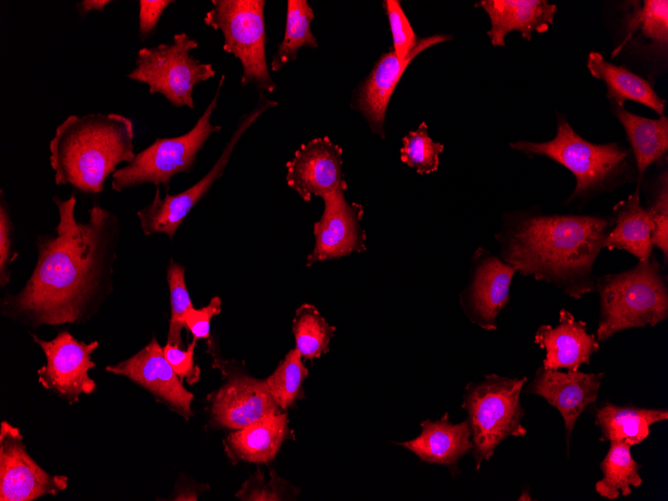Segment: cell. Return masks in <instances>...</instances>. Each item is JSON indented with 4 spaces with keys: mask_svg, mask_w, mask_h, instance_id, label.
I'll return each instance as SVG.
<instances>
[{
    "mask_svg": "<svg viewBox=\"0 0 668 501\" xmlns=\"http://www.w3.org/2000/svg\"><path fill=\"white\" fill-rule=\"evenodd\" d=\"M32 337L46 357V364L37 371L40 384L70 403L77 402L81 394H90L95 390V382L88 371L95 366L91 353L98 347V342L86 344L67 331L60 332L51 341L42 340L34 334Z\"/></svg>",
    "mask_w": 668,
    "mask_h": 501,
    "instance_id": "4fadbf2b",
    "label": "cell"
},
{
    "mask_svg": "<svg viewBox=\"0 0 668 501\" xmlns=\"http://www.w3.org/2000/svg\"><path fill=\"white\" fill-rule=\"evenodd\" d=\"M451 35H433L418 40L404 60L393 50L384 53L354 94L352 106L359 111L375 134H384V120L392 93L410 62L425 49L451 40Z\"/></svg>",
    "mask_w": 668,
    "mask_h": 501,
    "instance_id": "ac0fdd59",
    "label": "cell"
},
{
    "mask_svg": "<svg viewBox=\"0 0 668 501\" xmlns=\"http://www.w3.org/2000/svg\"><path fill=\"white\" fill-rule=\"evenodd\" d=\"M613 221L592 215L509 216L495 235L498 257L523 276L580 299L595 291V261Z\"/></svg>",
    "mask_w": 668,
    "mask_h": 501,
    "instance_id": "7a4b0ae2",
    "label": "cell"
},
{
    "mask_svg": "<svg viewBox=\"0 0 668 501\" xmlns=\"http://www.w3.org/2000/svg\"><path fill=\"white\" fill-rule=\"evenodd\" d=\"M133 140V122L124 115L68 116L49 143L55 183L69 184L84 193H100L117 165L134 159Z\"/></svg>",
    "mask_w": 668,
    "mask_h": 501,
    "instance_id": "3957f363",
    "label": "cell"
},
{
    "mask_svg": "<svg viewBox=\"0 0 668 501\" xmlns=\"http://www.w3.org/2000/svg\"><path fill=\"white\" fill-rule=\"evenodd\" d=\"M323 201V214L313 227L315 246L307 256V266L352 252L360 253L367 248V237L360 225L364 213L362 205L348 202L344 189L324 196Z\"/></svg>",
    "mask_w": 668,
    "mask_h": 501,
    "instance_id": "5bb4252c",
    "label": "cell"
},
{
    "mask_svg": "<svg viewBox=\"0 0 668 501\" xmlns=\"http://www.w3.org/2000/svg\"><path fill=\"white\" fill-rule=\"evenodd\" d=\"M343 149L329 137L314 138L295 152L287 162L286 180L291 189L305 201L347 189L342 171Z\"/></svg>",
    "mask_w": 668,
    "mask_h": 501,
    "instance_id": "9a60e30c",
    "label": "cell"
},
{
    "mask_svg": "<svg viewBox=\"0 0 668 501\" xmlns=\"http://www.w3.org/2000/svg\"><path fill=\"white\" fill-rule=\"evenodd\" d=\"M277 105V102L269 100L260 94V100L255 108L239 119L237 128L214 166L202 179L190 188L175 195L166 193L164 198H161L160 189L156 187L153 200L137 212L144 234L149 236L155 233H164L173 238L188 213L209 191L214 182L222 176L231 154L242 135L264 112Z\"/></svg>",
    "mask_w": 668,
    "mask_h": 501,
    "instance_id": "30bf717a",
    "label": "cell"
},
{
    "mask_svg": "<svg viewBox=\"0 0 668 501\" xmlns=\"http://www.w3.org/2000/svg\"><path fill=\"white\" fill-rule=\"evenodd\" d=\"M534 342L545 350L542 367L549 370L577 371L583 364L589 365L593 354L600 349L596 336L587 331L586 323L576 320L566 309L560 310L555 327L548 324L538 327Z\"/></svg>",
    "mask_w": 668,
    "mask_h": 501,
    "instance_id": "ffe728a7",
    "label": "cell"
},
{
    "mask_svg": "<svg viewBox=\"0 0 668 501\" xmlns=\"http://www.w3.org/2000/svg\"><path fill=\"white\" fill-rule=\"evenodd\" d=\"M402 142L400 159L403 163L415 168L419 174H429L438 169L444 145L429 137L425 122L403 137Z\"/></svg>",
    "mask_w": 668,
    "mask_h": 501,
    "instance_id": "d6a6232c",
    "label": "cell"
},
{
    "mask_svg": "<svg viewBox=\"0 0 668 501\" xmlns=\"http://www.w3.org/2000/svg\"><path fill=\"white\" fill-rule=\"evenodd\" d=\"M524 498H527V500H531V497L528 495V491L526 492L524 491L518 500H524Z\"/></svg>",
    "mask_w": 668,
    "mask_h": 501,
    "instance_id": "7bdbcfd3",
    "label": "cell"
},
{
    "mask_svg": "<svg viewBox=\"0 0 668 501\" xmlns=\"http://www.w3.org/2000/svg\"><path fill=\"white\" fill-rule=\"evenodd\" d=\"M397 444L413 452L423 462L447 466L453 474L458 461L472 451L468 421L454 424L447 413L438 420L423 421L421 433L416 438Z\"/></svg>",
    "mask_w": 668,
    "mask_h": 501,
    "instance_id": "7402d4cb",
    "label": "cell"
},
{
    "mask_svg": "<svg viewBox=\"0 0 668 501\" xmlns=\"http://www.w3.org/2000/svg\"><path fill=\"white\" fill-rule=\"evenodd\" d=\"M517 271L482 247L471 258L469 282L459 301L466 317L486 331L497 329V317L509 302L512 279Z\"/></svg>",
    "mask_w": 668,
    "mask_h": 501,
    "instance_id": "8fae6325",
    "label": "cell"
},
{
    "mask_svg": "<svg viewBox=\"0 0 668 501\" xmlns=\"http://www.w3.org/2000/svg\"><path fill=\"white\" fill-rule=\"evenodd\" d=\"M59 222L37 237V263L24 288L5 308L36 325L75 323L115 259L118 219L98 205L86 222L75 217V196L53 197Z\"/></svg>",
    "mask_w": 668,
    "mask_h": 501,
    "instance_id": "6da1fadb",
    "label": "cell"
},
{
    "mask_svg": "<svg viewBox=\"0 0 668 501\" xmlns=\"http://www.w3.org/2000/svg\"><path fill=\"white\" fill-rule=\"evenodd\" d=\"M613 213V225L604 241V248L624 250L638 261L650 258L653 255V224L648 210L640 204L639 191L620 201L613 208Z\"/></svg>",
    "mask_w": 668,
    "mask_h": 501,
    "instance_id": "cb8c5ba5",
    "label": "cell"
},
{
    "mask_svg": "<svg viewBox=\"0 0 668 501\" xmlns=\"http://www.w3.org/2000/svg\"><path fill=\"white\" fill-rule=\"evenodd\" d=\"M171 0H140L138 32L141 39H146L155 31L164 10L172 4Z\"/></svg>",
    "mask_w": 668,
    "mask_h": 501,
    "instance_id": "60d3db41",
    "label": "cell"
},
{
    "mask_svg": "<svg viewBox=\"0 0 668 501\" xmlns=\"http://www.w3.org/2000/svg\"><path fill=\"white\" fill-rule=\"evenodd\" d=\"M630 449L631 446L626 443L610 442L600 464L602 479L595 484V490L601 497L608 500H615L620 495L627 497L632 488L642 484L641 466L634 460Z\"/></svg>",
    "mask_w": 668,
    "mask_h": 501,
    "instance_id": "f1b7e54d",
    "label": "cell"
},
{
    "mask_svg": "<svg viewBox=\"0 0 668 501\" xmlns=\"http://www.w3.org/2000/svg\"><path fill=\"white\" fill-rule=\"evenodd\" d=\"M298 493V489L278 477L274 470H271V480L265 482L263 472L258 468L242 485L236 497L241 500H284Z\"/></svg>",
    "mask_w": 668,
    "mask_h": 501,
    "instance_id": "e575fe53",
    "label": "cell"
},
{
    "mask_svg": "<svg viewBox=\"0 0 668 501\" xmlns=\"http://www.w3.org/2000/svg\"><path fill=\"white\" fill-rule=\"evenodd\" d=\"M15 256L12 251V222L6 204H0V282L4 286L9 281V264Z\"/></svg>",
    "mask_w": 668,
    "mask_h": 501,
    "instance_id": "ab89813d",
    "label": "cell"
},
{
    "mask_svg": "<svg viewBox=\"0 0 668 501\" xmlns=\"http://www.w3.org/2000/svg\"><path fill=\"white\" fill-rule=\"evenodd\" d=\"M615 114L625 129L634 153L638 171L636 191H639L646 169L668 150V119L665 115L658 119L641 117L623 106H616Z\"/></svg>",
    "mask_w": 668,
    "mask_h": 501,
    "instance_id": "4316f807",
    "label": "cell"
},
{
    "mask_svg": "<svg viewBox=\"0 0 668 501\" xmlns=\"http://www.w3.org/2000/svg\"><path fill=\"white\" fill-rule=\"evenodd\" d=\"M264 0H212L204 23L222 32L223 50L241 62V85H254L259 90L273 92L272 79L265 53Z\"/></svg>",
    "mask_w": 668,
    "mask_h": 501,
    "instance_id": "9c48e42d",
    "label": "cell"
},
{
    "mask_svg": "<svg viewBox=\"0 0 668 501\" xmlns=\"http://www.w3.org/2000/svg\"><path fill=\"white\" fill-rule=\"evenodd\" d=\"M587 67L593 77L605 82L607 96L616 106H623L625 101L630 100L646 105L660 116L663 115L665 100L657 95L646 79L623 66L606 61L597 52L588 55Z\"/></svg>",
    "mask_w": 668,
    "mask_h": 501,
    "instance_id": "484cf974",
    "label": "cell"
},
{
    "mask_svg": "<svg viewBox=\"0 0 668 501\" xmlns=\"http://www.w3.org/2000/svg\"><path fill=\"white\" fill-rule=\"evenodd\" d=\"M167 281L170 289L171 318L167 343L181 347L182 328L185 327V315L193 308L188 290L185 285L184 268L178 263L171 262L167 268Z\"/></svg>",
    "mask_w": 668,
    "mask_h": 501,
    "instance_id": "836d02e7",
    "label": "cell"
},
{
    "mask_svg": "<svg viewBox=\"0 0 668 501\" xmlns=\"http://www.w3.org/2000/svg\"><path fill=\"white\" fill-rule=\"evenodd\" d=\"M209 400L213 424L233 430L280 412L265 381L242 372H229L227 382Z\"/></svg>",
    "mask_w": 668,
    "mask_h": 501,
    "instance_id": "d6986e66",
    "label": "cell"
},
{
    "mask_svg": "<svg viewBox=\"0 0 668 501\" xmlns=\"http://www.w3.org/2000/svg\"><path fill=\"white\" fill-rule=\"evenodd\" d=\"M196 342L197 340L193 339L186 350L168 343L163 347L164 356L175 373L181 380L186 379L191 385L200 378V368L194 364Z\"/></svg>",
    "mask_w": 668,
    "mask_h": 501,
    "instance_id": "74e56055",
    "label": "cell"
},
{
    "mask_svg": "<svg viewBox=\"0 0 668 501\" xmlns=\"http://www.w3.org/2000/svg\"><path fill=\"white\" fill-rule=\"evenodd\" d=\"M336 327L327 323L318 309L311 304L297 308L292 324L296 349L304 359L313 360L329 351V343Z\"/></svg>",
    "mask_w": 668,
    "mask_h": 501,
    "instance_id": "4dcf8cb0",
    "label": "cell"
},
{
    "mask_svg": "<svg viewBox=\"0 0 668 501\" xmlns=\"http://www.w3.org/2000/svg\"><path fill=\"white\" fill-rule=\"evenodd\" d=\"M301 358L296 348L290 350L274 372L264 380L281 410H286L304 398L303 382L308 376V369Z\"/></svg>",
    "mask_w": 668,
    "mask_h": 501,
    "instance_id": "1f68e13d",
    "label": "cell"
},
{
    "mask_svg": "<svg viewBox=\"0 0 668 501\" xmlns=\"http://www.w3.org/2000/svg\"><path fill=\"white\" fill-rule=\"evenodd\" d=\"M197 47L195 39L177 33L170 43L139 49L135 68L126 76L146 84L150 94H162L177 108L194 109V87L216 74L212 64L191 55Z\"/></svg>",
    "mask_w": 668,
    "mask_h": 501,
    "instance_id": "52a82bcc",
    "label": "cell"
},
{
    "mask_svg": "<svg viewBox=\"0 0 668 501\" xmlns=\"http://www.w3.org/2000/svg\"><path fill=\"white\" fill-rule=\"evenodd\" d=\"M526 381V377L490 374L466 386L462 407L467 413L477 470L503 440L527 433L521 423L525 410L520 403Z\"/></svg>",
    "mask_w": 668,
    "mask_h": 501,
    "instance_id": "5b68a950",
    "label": "cell"
},
{
    "mask_svg": "<svg viewBox=\"0 0 668 501\" xmlns=\"http://www.w3.org/2000/svg\"><path fill=\"white\" fill-rule=\"evenodd\" d=\"M598 342L630 328L654 327L668 317V288L663 267L652 255L625 271L596 277Z\"/></svg>",
    "mask_w": 668,
    "mask_h": 501,
    "instance_id": "277c9868",
    "label": "cell"
},
{
    "mask_svg": "<svg viewBox=\"0 0 668 501\" xmlns=\"http://www.w3.org/2000/svg\"><path fill=\"white\" fill-rule=\"evenodd\" d=\"M383 6L392 33L393 51L400 60H404L417 45L416 34L399 1L386 0L383 2Z\"/></svg>",
    "mask_w": 668,
    "mask_h": 501,
    "instance_id": "8d00e7d4",
    "label": "cell"
},
{
    "mask_svg": "<svg viewBox=\"0 0 668 501\" xmlns=\"http://www.w3.org/2000/svg\"><path fill=\"white\" fill-rule=\"evenodd\" d=\"M511 148L526 155L548 157L567 168L575 177L571 200L600 190L625 167L628 153L617 143L594 144L580 137L560 117L556 136L547 142L520 140L510 143Z\"/></svg>",
    "mask_w": 668,
    "mask_h": 501,
    "instance_id": "8992f818",
    "label": "cell"
},
{
    "mask_svg": "<svg viewBox=\"0 0 668 501\" xmlns=\"http://www.w3.org/2000/svg\"><path fill=\"white\" fill-rule=\"evenodd\" d=\"M314 13L306 0H288L285 32L282 41L273 55L270 69L278 71L297 58L301 47H318L316 37L311 31Z\"/></svg>",
    "mask_w": 668,
    "mask_h": 501,
    "instance_id": "f546056e",
    "label": "cell"
},
{
    "mask_svg": "<svg viewBox=\"0 0 668 501\" xmlns=\"http://www.w3.org/2000/svg\"><path fill=\"white\" fill-rule=\"evenodd\" d=\"M109 3V0H82L76 4V7L78 13L85 16L92 11L103 12Z\"/></svg>",
    "mask_w": 668,
    "mask_h": 501,
    "instance_id": "b9f144b4",
    "label": "cell"
},
{
    "mask_svg": "<svg viewBox=\"0 0 668 501\" xmlns=\"http://www.w3.org/2000/svg\"><path fill=\"white\" fill-rule=\"evenodd\" d=\"M108 372L124 375L147 389L157 401L186 420L192 416L193 394L185 389L182 380L166 360L156 338L125 361L107 366Z\"/></svg>",
    "mask_w": 668,
    "mask_h": 501,
    "instance_id": "e0dca14e",
    "label": "cell"
},
{
    "mask_svg": "<svg viewBox=\"0 0 668 501\" xmlns=\"http://www.w3.org/2000/svg\"><path fill=\"white\" fill-rule=\"evenodd\" d=\"M68 478L50 475L28 454L20 431L6 421L0 429V500L32 501L56 495Z\"/></svg>",
    "mask_w": 668,
    "mask_h": 501,
    "instance_id": "7c38bea8",
    "label": "cell"
},
{
    "mask_svg": "<svg viewBox=\"0 0 668 501\" xmlns=\"http://www.w3.org/2000/svg\"><path fill=\"white\" fill-rule=\"evenodd\" d=\"M604 375L603 372L578 370L561 372L541 366L525 389V393L544 398L559 411L564 421L567 452L576 421L588 406L596 402Z\"/></svg>",
    "mask_w": 668,
    "mask_h": 501,
    "instance_id": "2e32d148",
    "label": "cell"
},
{
    "mask_svg": "<svg viewBox=\"0 0 668 501\" xmlns=\"http://www.w3.org/2000/svg\"><path fill=\"white\" fill-rule=\"evenodd\" d=\"M488 14L491 29L487 32L493 46H504L510 31H520L530 40L534 32L542 33L554 23L557 6L546 0H483L477 2Z\"/></svg>",
    "mask_w": 668,
    "mask_h": 501,
    "instance_id": "44dd1931",
    "label": "cell"
},
{
    "mask_svg": "<svg viewBox=\"0 0 668 501\" xmlns=\"http://www.w3.org/2000/svg\"><path fill=\"white\" fill-rule=\"evenodd\" d=\"M652 220V244L660 250L663 261H668V183L667 172L660 176L655 196L647 209Z\"/></svg>",
    "mask_w": 668,
    "mask_h": 501,
    "instance_id": "d590c367",
    "label": "cell"
},
{
    "mask_svg": "<svg viewBox=\"0 0 668 501\" xmlns=\"http://www.w3.org/2000/svg\"><path fill=\"white\" fill-rule=\"evenodd\" d=\"M667 419V409L620 406L611 402H602L594 411L601 442H620L630 446L643 442L649 436L651 425Z\"/></svg>",
    "mask_w": 668,
    "mask_h": 501,
    "instance_id": "d4e9b609",
    "label": "cell"
},
{
    "mask_svg": "<svg viewBox=\"0 0 668 501\" xmlns=\"http://www.w3.org/2000/svg\"><path fill=\"white\" fill-rule=\"evenodd\" d=\"M626 37L614 49L612 57L621 52L634 37L650 41L658 49L666 48L668 43V1L646 0L631 1L627 4L625 18Z\"/></svg>",
    "mask_w": 668,
    "mask_h": 501,
    "instance_id": "83f0119b",
    "label": "cell"
},
{
    "mask_svg": "<svg viewBox=\"0 0 668 501\" xmlns=\"http://www.w3.org/2000/svg\"><path fill=\"white\" fill-rule=\"evenodd\" d=\"M225 76L219 81L215 96L208 104L194 127L187 133L171 138H158L153 144L135 155L125 167L112 174V189H125L152 183L167 187L170 179L181 172H190L208 138L221 130L211 123V115L217 107L218 96Z\"/></svg>",
    "mask_w": 668,
    "mask_h": 501,
    "instance_id": "ba28073f",
    "label": "cell"
},
{
    "mask_svg": "<svg viewBox=\"0 0 668 501\" xmlns=\"http://www.w3.org/2000/svg\"><path fill=\"white\" fill-rule=\"evenodd\" d=\"M220 312L221 300L219 297H213L210 303L203 308H191L185 315V327L191 332L193 339H208L211 320Z\"/></svg>",
    "mask_w": 668,
    "mask_h": 501,
    "instance_id": "f35d334b",
    "label": "cell"
},
{
    "mask_svg": "<svg viewBox=\"0 0 668 501\" xmlns=\"http://www.w3.org/2000/svg\"><path fill=\"white\" fill-rule=\"evenodd\" d=\"M289 438H293V431L287 413L278 412L230 433L224 439V447L233 463H267Z\"/></svg>",
    "mask_w": 668,
    "mask_h": 501,
    "instance_id": "603a6c76",
    "label": "cell"
}]
</instances>
